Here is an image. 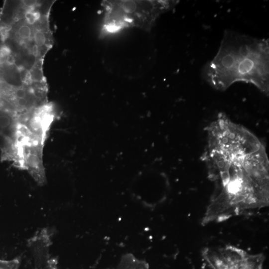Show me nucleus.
Returning a JSON list of instances; mask_svg holds the SVG:
<instances>
[{"mask_svg":"<svg viewBox=\"0 0 269 269\" xmlns=\"http://www.w3.org/2000/svg\"><path fill=\"white\" fill-rule=\"evenodd\" d=\"M55 0H4L0 33L12 61L27 78L41 81L45 57L54 40L50 27Z\"/></svg>","mask_w":269,"mask_h":269,"instance_id":"1","label":"nucleus"},{"mask_svg":"<svg viewBox=\"0 0 269 269\" xmlns=\"http://www.w3.org/2000/svg\"><path fill=\"white\" fill-rule=\"evenodd\" d=\"M201 75L217 90L224 91L234 83L242 82L268 94L269 39L225 30L218 52L204 65Z\"/></svg>","mask_w":269,"mask_h":269,"instance_id":"2","label":"nucleus"},{"mask_svg":"<svg viewBox=\"0 0 269 269\" xmlns=\"http://www.w3.org/2000/svg\"><path fill=\"white\" fill-rule=\"evenodd\" d=\"M56 117L55 106L48 102L29 111L14 115L10 128L1 135L2 159L26 171L40 186L46 181L43 150Z\"/></svg>","mask_w":269,"mask_h":269,"instance_id":"3","label":"nucleus"},{"mask_svg":"<svg viewBox=\"0 0 269 269\" xmlns=\"http://www.w3.org/2000/svg\"><path fill=\"white\" fill-rule=\"evenodd\" d=\"M178 0H103L104 14L99 37L104 38L131 27L149 31L159 16L172 9Z\"/></svg>","mask_w":269,"mask_h":269,"instance_id":"4","label":"nucleus"},{"mask_svg":"<svg viewBox=\"0 0 269 269\" xmlns=\"http://www.w3.org/2000/svg\"><path fill=\"white\" fill-rule=\"evenodd\" d=\"M0 84L17 95L38 97L42 94L39 87L31 83L14 64L0 33Z\"/></svg>","mask_w":269,"mask_h":269,"instance_id":"5","label":"nucleus"},{"mask_svg":"<svg viewBox=\"0 0 269 269\" xmlns=\"http://www.w3.org/2000/svg\"><path fill=\"white\" fill-rule=\"evenodd\" d=\"M116 269H148V265L132 254H126L122 256Z\"/></svg>","mask_w":269,"mask_h":269,"instance_id":"6","label":"nucleus"}]
</instances>
